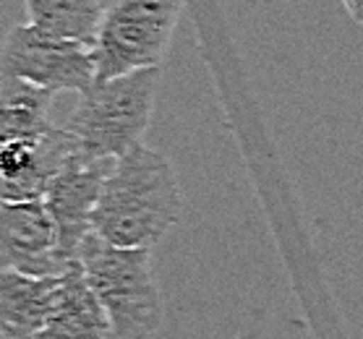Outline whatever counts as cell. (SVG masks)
<instances>
[{
    "label": "cell",
    "instance_id": "obj_7",
    "mask_svg": "<svg viewBox=\"0 0 363 339\" xmlns=\"http://www.w3.org/2000/svg\"><path fill=\"white\" fill-rule=\"evenodd\" d=\"M0 227L3 269L29 277H60L74 269L63 256L58 222L42 199L0 201Z\"/></svg>",
    "mask_w": 363,
    "mask_h": 339
},
{
    "label": "cell",
    "instance_id": "obj_4",
    "mask_svg": "<svg viewBox=\"0 0 363 339\" xmlns=\"http://www.w3.org/2000/svg\"><path fill=\"white\" fill-rule=\"evenodd\" d=\"M186 0H113L99 26L97 79L162 68Z\"/></svg>",
    "mask_w": 363,
    "mask_h": 339
},
{
    "label": "cell",
    "instance_id": "obj_1",
    "mask_svg": "<svg viewBox=\"0 0 363 339\" xmlns=\"http://www.w3.org/2000/svg\"><path fill=\"white\" fill-rule=\"evenodd\" d=\"M183 214V193L173 162L139 144L118 157L102 185L94 232L118 248L152 251Z\"/></svg>",
    "mask_w": 363,
    "mask_h": 339
},
{
    "label": "cell",
    "instance_id": "obj_8",
    "mask_svg": "<svg viewBox=\"0 0 363 339\" xmlns=\"http://www.w3.org/2000/svg\"><path fill=\"white\" fill-rule=\"evenodd\" d=\"M82 141L66 125H52L34 139H11L0 146V196L3 201L45 199L50 180L58 175Z\"/></svg>",
    "mask_w": 363,
    "mask_h": 339
},
{
    "label": "cell",
    "instance_id": "obj_5",
    "mask_svg": "<svg viewBox=\"0 0 363 339\" xmlns=\"http://www.w3.org/2000/svg\"><path fill=\"white\" fill-rule=\"evenodd\" d=\"M3 76L29 81L52 94L86 91L97 81L94 45L63 40L32 24L13 26L3 45Z\"/></svg>",
    "mask_w": 363,
    "mask_h": 339
},
{
    "label": "cell",
    "instance_id": "obj_11",
    "mask_svg": "<svg viewBox=\"0 0 363 339\" xmlns=\"http://www.w3.org/2000/svg\"><path fill=\"white\" fill-rule=\"evenodd\" d=\"M113 0H24L29 24L63 40L94 45Z\"/></svg>",
    "mask_w": 363,
    "mask_h": 339
},
{
    "label": "cell",
    "instance_id": "obj_6",
    "mask_svg": "<svg viewBox=\"0 0 363 339\" xmlns=\"http://www.w3.org/2000/svg\"><path fill=\"white\" fill-rule=\"evenodd\" d=\"M118 159L102 157L89 151L84 144L63 162L58 175L50 180L45 204H48L52 219L58 222L60 246L68 264H79L84 240L94 232V212H97L102 185L113 173Z\"/></svg>",
    "mask_w": 363,
    "mask_h": 339
},
{
    "label": "cell",
    "instance_id": "obj_9",
    "mask_svg": "<svg viewBox=\"0 0 363 339\" xmlns=\"http://www.w3.org/2000/svg\"><path fill=\"white\" fill-rule=\"evenodd\" d=\"M63 295L60 277H29L3 269L0 274V331L6 339H37Z\"/></svg>",
    "mask_w": 363,
    "mask_h": 339
},
{
    "label": "cell",
    "instance_id": "obj_2",
    "mask_svg": "<svg viewBox=\"0 0 363 339\" xmlns=\"http://www.w3.org/2000/svg\"><path fill=\"white\" fill-rule=\"evenodd\" d=\"M79 264L113 323V339H155L162 326V295L152 251L118 248L91 232L84 240Z\"/></svg>",
    "mask_w": 363,
    "mask_h": 339
},
{
    "label": "cell",
    "instance_id": "obj_10",
    "mask_svg": "<svg viewBox=\"0 0 363 339\" xmlns=\"http://www.w3.org/2000/svg\"><path fill=\"white\" fill-rule=\"evenodd\" d=\"M37 339H113V323L84 277L82 264L63 274L60 303Z\"/></svg>",
    "mask_w": 363,
    "mask_h": 339
},
{
    "label": "cell",
    "instance_id": "obj_13",
    "mask_svg": "<svg viewBox=\"0 0 363 339\" xmlns=\"http://www.w3.org/2000/svg\"><path fill=\"white\" fill-rule=\"evenodd\" d=\"M342 6L355 24H363V0H342Z\"/></svg>",
    "mask_w": 363,
    "mask_h": 339
},
{
    "label": "cell",
    "instance_id": "obj_12",
    "mask_svg": "<svg viewBox=\"0 0 363 339\" xmlns=\"http://www.w3.org/2000/svg\"><path fill=\"white\" fill-rule=\"evenodd\" d=\"M52 91L40 89L29 81L3 76L0 86V141L34 139L52 128L50 105Z\"/></svg>",
    "mask_w": 363,
    "mask_h": 339
},
{
    "label": "cell",
    "instance_id": "obj_3",
    "mask_svg": "<svg viewBox=\"0 0 363 339\" xmlns=\"http://www.w3.org/2000/svg\"><path fill=\"white\" fill-rule=\"evenodd\" d=\"M162 68H144L118 79H97L79 94L66 128L94 154L118 159L139 146L157 102Z\"/></svg>",
    "mask_w": 363,
    "mask_h": 339
}]
</instances>
